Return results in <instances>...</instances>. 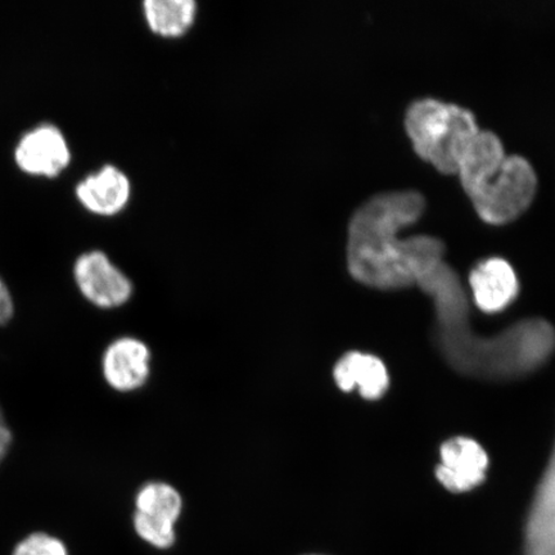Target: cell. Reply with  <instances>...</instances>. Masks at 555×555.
<instances>
[{
    "label": "cell",
    "instance_id": "1",
    "mask_svg": "<svg viewBox=\"0 0 555 555\" xmlns=\"http://www.w3.org/2000/svg\"><path fill=\"white\" fill-rule=\"evenodd\" d=\"M425 197L413 190L376 194L353 214L347 242V267L367 287L400 289L414 286L423 269L443 259L446 246L427 234L399 238L402 227L425 210Z\"/></svg>",
    "mask_w": 555,
    "mask_h": 555
},
{
    "label": "cell",
    "instance_id": "2",
    "mask_svg": "<svg viewBox=\"0 0 555 555\" xmlns=\"http://www.w3.org/2000/svg\"><path fill=\"white\" fill-rule=\"evenodd\" d=\"M451 370L469 378L515 380L544 366L555 352V327L546 319H522L494 336L469 328L435 338Z\"/></svg>",
    "mask_w": 555,
    "mask_h": 555
},
{
    "label": "cell",
    "instance_id": "3",
    "mask_svg": "<svg viewBox=\"0 0 555 555\" xmlns=\"http://www.w3.org/2000/svg\"><path fill=\"white\" fill-rule=\"evenodd\" d=\"M456 173L478 215L489 223L517 218L537 191L531 164L522 156L505 155L501 139L489 130H480L472 139Z\"/></svg>",
    "mask_w": 555,
    "mask_h": 555
},
{
    "label": "cell",
    "instance_id": "4",
    "mask_svg": "<svg viewBox=\"0 0 555 555\" xmlns=\"http://www.w3.org/2000/svg\"><path fill=\"white\" fill-rule=\"evenodd\" d=\"M405 128L416 154L446 173L457 171L464 151L480 131L469 109L435 99L413 102Z\"/></svg>",
    "mask_w": 555,
    "mask_h": 555
},
{
    "label": "cell",
    "instance_id": "5",
    "mask_svg": "<svg viewBox=\"0 0 555 555\" xmlns=\"http://www.w3.org/2000/svg\"><path fill=\"white\" fill-rule=\"evenodd\" d=\"M415 286L431 298L435 337L455 335L470 328V308L466 289L453 267L441 259L423 269Z\"/></svg>",
    "mask_w": 555,
    "mask_h": 555
},
{
    "label": "cell",
    "instance_id": "6",
    "mask_svg": "<svg viewBox=\"0 0 555 555\" xmlns=\"http://www.w3.org/2000/svg\"><path fill=\"white\" fill-rule=\"evenodd\" d=\"M17 168L30 177L55 178L72 163V150L59 127L41 122L21 135L13 151Z\"/></svg>",
    "mask_w": 555,
    "mask_h": 555
},
{
    "label": "cell",
    "instance_id": "7",
    "mask_svg": "<svg viewBox=\"0 0 555 555\" xmlns=\"http://www.w3.org/2000/svg\"><path fill=\"white\" fill-rule=\"evenodd\" d=\"M74 280L80 294L101 309L119 308L133 294V284L129 278L99 249L76 259Z\"/></svg>",
    "mask_w": 555,
    "mask_h": 555
},
{
    "label": "cell",
    "instance_id": "8",
    "mask_svg": "<svg viewBox=\"0 0 555 555\" xmlns=\"http://www.w3.org/2000/svg\"><path fill=\"white\" fill-rule=\"evenodd\" d=\"M437 480L453 494L469 492L482 485L489 468V455L474 439L456 436L442 443Z\"/></svg>",
    "mask_w": 555,
    "mask_h": 555
},
{
    "label": "cell",
    "instance_id": "9",
    "mask_svg": "<svg viewBox=\"0 0 555 555\" xmlns=\"http://www.w3.org/2000/svg\"><path fill=\"white\" fill-rule=\"evenodd\" d=\"M524 535L525 555H555V436L527 512Z\"/></svg>",
    "mask_w": 555,
    "mask_h": 555
},
{
    "label": "cell",
    "instance_id": "10",
    "mask_svg": "<svg viewBox=\"0 0 555 555\" xmlns=\"http://www.w3.org/2000/svg\"><path fill=\"white\" fill-rule=\"evenodd\" d=\"M469 284L477 308L488 314L508 308L519 291L515 269L502 258H490L478 263L472 269Z\"/></svg>",
    "mask_w": 555,
    "mask_h": 555
},
{
    "label": "cell",
    "instance_id": "11",
    "mask_svg": "<svg viewBox=\"0 0 555 555\" xmlns=\"http://www.w3.org/2000/svg\"><path fill=\"white\" fill-rule=\"evenodd\" d=\"M150 359L149 347L139 339H116L103 353V377L114 390L134 391L149 378Z\"/></svg>",
    "mask_w": 555,
    "mask_h": 555
},
{
    "label": "cell",
    "instance_id": "12",
    "mask_svg": "<svg viewBox=\"0 0 555 555\" xmlns=\"http://www.w3.org/2000/svg\"><path fill=\"white\" fill-rule=\"evenodd\" d=\"M333 379L339 390L358 388L365 400H379L390 388V376L384 362L371 353L350 351L333 367Z\"/></svg>",
    "mask_w": 555,
    "mask_h": 555
},
{
    "label": "cell",
    "instance_id": "13",
    "mask_svg": "<svg viewBox=\"0 0 555 555\" xmlns=\"http://www.w3.org/2000/svg\"><path fill=\"white\" fill-rule=\"evenodd\" d=\"M75 194L88 211L100 217H114L128 204L130 183L121 170L106 165L82 179L76 185Z\"/></svg>",
    "mask_w": 555,
    "mask_h": 555
},
{
    "label": "cell",
    "instance_id": "14",
    "mask_svg": "<svg viewBox=\"0 0 555 555\" xmlns=\"http://www.w3.org/2000/svg\"><path fill=\"white\" fill-rule=\"evenodd\" d=\"M143 7L151 30L169 38L189 30L197 12L193 0H145Z\"/></svg>",
    "mask_w": 555,
    "mask_h": 555
},
{
    "label": "cell",
    "instance_id": "15",
    "mask_svg": "<svg viewBox=\"0 0 555 555\" xmlns=\"http://www.w3.org/2000/svg\"><path fill=\"white\" fill-rule=\"evenodd\" d=\"M183 502L172 486L163 482L145 485L137 495V512L142 515L168 520L176 525L182 513Z\"/></svg>",
    "mask_w": 555,
    "mask_h": 555
},
{
    "label": "cell",
    "instance_id": "16",
    "mask_svg": "<svg viewBox=\"0 0 555 555\" xmlns=\"http://www.w3.org/2000/svg\"><path fill=\"white\" fill-rule=\"evenodd\" d=\"M134 527L139 537L149 544L159 547V550H168L176 543V529L173 524L168 520L158 519L135 513Z\"/></svg>",
    "mask_w": 555,
    "mask_h": 555
},
{
    "label": "cell",
    "instance_id": "17",
    "mask_svg": "<svg viewBox=\"0 0 555 555\" xmlns=\"http://www.w3.org/2000/svg\"><path fill=\"white\" fill-rule=\"evenodd\" d=\"M12 555H68V551L60 538L39 531L21 540Z\"/></svg>",
    "mask_w": 555,
    "mask_h": 555
},
{
    "label": "cell",
    "instance_id": "18",
    "mask_svg": "<svg viewBox=\"0 0 555 555\" xmlns=\"http://www.w3.org/2000/svg\"><path fill=\"white\" fill-rule=\"evenodd\" d=\"M13 315H15V301H13L9 286L0 276V327L9 324Z\"/></svg>",
    "mask_w": 555,
    "mask_h": 555
},
{
    "label": "cell",
    "instance_id": "19",
    "mask_svg": "<svg viewBox=\"0 0 555 555\" xmlns=\"http://www.w3.org/2000/svg\"><path fill=\"white\" fill-rule=\"evenodd\" d=\"M13 441V435L9 422L0 408V464L3 463L7 455H9Z\"/></svg>",
    "mask_w": 555,
    "mask_h": 555
}]
</instances>
